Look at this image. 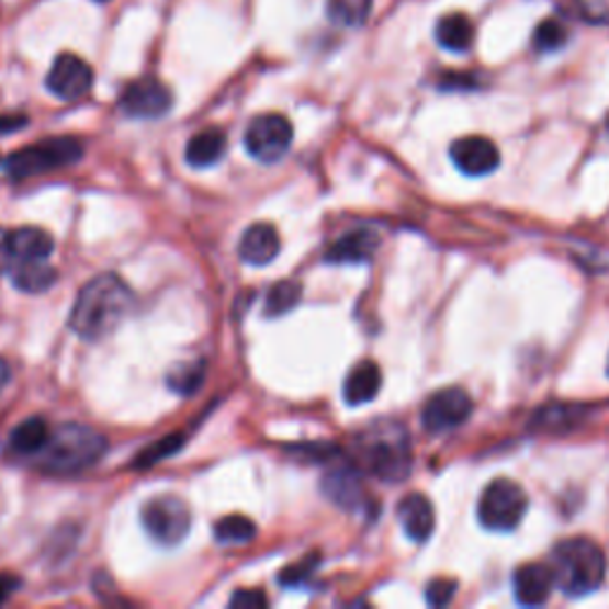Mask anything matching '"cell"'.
Segmentation results:
<instances>
[{"mask_svg": "<svg viewBox=\"0 0 609 609\" xmlns=\"http://www.w3.org/2000/svg\"><path fill=\"white\" fill-rule=\"evenodd\" d=\"M134 307V293L117 274H98L79 291L69 329L89 343L115 334Z\"/></svg>", "mask_w": 609, "mask_h": 609, "instance_id": "obj_1", "label": "cell"}, {"mask_svg": "<svg viewBox=\"0 0 609 609\" xmlns=\"http://www.w3.org/2000/svg\"><path fill=\"white\" fill-rule=\"evenodd\" d=\"M108 438L83 424H63L50 431L48 443L36 455L41 472L53 476H75L91 470L105 455Z\"/></svg>", "mask_w": 609, "mask_h": 609, "instance_id": "obj_2", "label": "cell"}, {"mask_svg": "<svg viewBox=\"0 0 609 609\" xmlns=\"http://www.w3.org/2000/svg\"><path fill=\"white\" fill-rule=\"evenodd\" d=\"M550 572L555 586L569 598H584L605 584L607 560L590 538H566L550 552Z\"/></svg>", "mask_w": 609, "mask_h": 609, "instance_id": "obj_3", "label": "cell"}, {"mask_svg": "<svg viewBox=\"0 0 609 609\" xmlns=\"http://www.w3.org/2000/svg\"><path fill=\"white\" fill-rule=\"evenodd\" d=\"M81 158H83V146L79 138L55 136L12 153L5 160V172L12 179H30V177L48 174V172H55V169L75 165Z\"/></svg>", "mask_w": 609, "mask_h": 609, "instance_id": "obj_4", "label": "cell"}, {"mask_svg": "<svg viewBox=\"0 0 609 609\" xmlns=\"http://www.w3.org/2000/svg\"><path fill=\"white\" fill-rule=\"evenodd\" d=\"M360 458L366 472L381 481H403L409 472L407 436L398 427H379L360 441Z\"/></svg>", "mask_w": 609, "mask_h": 609, "instance_id": "obj_5", "label": "cell"}, {"mask_svg": "<svg viewBox=\"0 0 609 609\" xmlns=\"http://www.w3.org/2000/svg\"><path fill=\"white\" fill-rule=\"evenodd\" d=\"M529 509V498L519 484L509 478H495L478 500V519L490 531L517 529Z\"/></svg>", "mask_w": 609, "mask_h": 609, "instance_id": "obj_6", "label": "cell"}, {"mask_svg": "<svg viewBox=\"0 0 609 609\" xmlns=\"http://www.w3.org/2000/svg\"><path fill=\"white\" fill-rule=\"evenodd\" d=\"M140 523L155 543L165 548L179 545L191 531V509L174 495H160L140 509Z\"/></svg>", "mask_w": 609, "mask_h": 609, "instance_id": "obj_7", "label": "cell"}, {"mask_svg": "<svg viewBox=\"0 0 609 609\" xmlns=\"http://www.w3.org/2000/svg\"><path fill=\"white\" fill-rule=\"evenodd\" d=\"M246 150L264 165L279 162L293 144V124L283 115H260L246 129Z\"/></svg>", "mask_w": 609, "mask_h": 609, "instance_id": "obj_8", "label": "cell"}, {"mask_svg": "<svg viewBox=\"0 0 609 609\" xmlns=\"http://www.w3.org/2000/svg\"><path fill=\"white\" fill-rule=\"evenodd\" d=\"M474 401L472 395L460 386H450L433 393L421 409L424 429L431 433H443L450 429H458L472 417Z\"/></svg>", "mask_w": 609, "mask_h": 609, "instance_id": "obj_9", "label": "cell"}, {"mask_svg": "<svg viewBox=\"0 0 609 609\" xmlns=\"http://www.w3.org/2000/svg\"><path fill=\"white\" fill-rule=\"evenodd\" d=\"M174 105V95L167 83L155 77L132 81L120 98V108L132 120H160Z\"/></svg>", "mask_w": 609, "mask_h": 609, "instance_id": "obj_10", "label": "cell"}, {"mask_svg": "<svg viewBox=\"0 0 609 609\" xmlns=\"http://www.w3.org/2000/svg\"><path fill=\"white\" fill-rule=\"evenodd\" d=\"M93 87V69L75 53H63L46 77V89L58 101H79Z\"/></svg>", "mask_w": 609, "mask_h": 609, "instance_id": "obj_11", "label": "cell"}, {"mask_svg": "<svg viewBox=\"0 0 609 609\" xmlns=\"http://www.w3.org/2000/svg\"><path fill=\"white\" fill-rule=\"evenodd\" d=\"M450 158L462 174L486 177L500 167V150L486 136H464L450 146Z\"/></svg>", "mask_w": 609, "mask_h": 609, "instance_id": "obj_12", "label": "cell"}, {"mask_svg": "<svg viewBox=\"0 0 609 609\" xmlns=\"http://www.w3.org/2000/svg\"><path fill=\"white\" fill-rule=\"evenodd\" d=\"M279 250H281L279 232L277 226L269 222L250 224L244 232V236H240V244H238L240 260L255 267H264L269 262H274Z\"/></svg>", "mask_w": 609, "mask_h": 609, "instance_id": "obj_13", "label": "cell"}, {"mask_svg": "<svg viewBox=\"0 0 609 609\" xmlns=\"http://www.w3.org/2000/svg\"><path fill=\"white\" fill-rule=\"evenodd\" d=\"M512 584L519 605L538 607L548 602L552 588H555V578L545 564H523L515 572Z\"/></svg>", "mask_w": 609, "mask_h": 609, "instance_id": "obj_14", "label": "cell"}, {"mask_svg": "<svg viewBox=\"0 0 609 609\" xmlns=\"http://www.w3.org/2000/svg\"><path fill=\"white\" fill-rule=\"evenodd\" d=\"M398 519L403 523V531L417 543L429 541L436 529V512L433 505L421 493H409L398 505Z\"/></svg>", "mask_w": 609, "mask_h": 609, "instance_id": "obj_15", "label": "cell"}, {"mask_svg": "<svg viewBox=\"0 0 609 609\" xmlns=\"http://www.w3.org/2000/svg\"><path fill=\"white\" fill-rule=\"evenodd\" d=\"M379 248V236L372 229H356L329 246L324 260L334 264H360L370 262Z\"/></svg>", "mask_w": 609, "mask_h": 609, "instance_id": "obj_16", "label": "cell"}, {"mask_svg": "<svg viewBox=\"0 0 609 609\" xmlns=\"http://www.w3.org/2000/svg\"><path fill=\"white\" fill-rule=\"evenodd\" d=\"M381 391V370L374 362H360L356 370L346 376L343 398L350 407H360L372 403Z\"/></svg>", "mask_w": 609, "mask_h": 609, "instance_id": "obj_17", "label": "cell"}, {"mask_svg": "<svg viewBox=\"0 0 609 609\" xmlns=\"http://www.w3.org/2000/svg\"><path fill=\"white\" fill-rule=\"evenodd\" d=\"M226 153V134L219 126H207V129L191 136L187 144V162L191 167L205 169L217 165Z\"/></svg>", "mask_w": 609, "mask_h": 609, "instance_id": "obj_18", "label": "cell"}, {"mask_svg": "<svg viewBox=\"0 0 609 609\" xmlns=\"http://www.w3.org/2000/svg\"><path fill=\"white\" fill-rule=\"evenodd\" d=\"M10 246L15 262H30V260H48L53 252V236L38 226H20V229L10 232Z\"/></svg>", "mask_w": 609, "mask_h": 609, "instance_id": "obj_19", "label": "cell"}, {"mask_svg": "<svg viewBox=\"0 0 609 609\" xmlns=\"http://www.w3.org/2000/svg\"><path fill=\"white\" fill-rule=\"evenodd\" d=\"M10 277L22 293H46L58 281V269L50 267L48 260H30L12 267Z\"/></svg>", "mask_w": 609, "mask_h": 609, "instance_id": "obj_20", "label": "cell"}, {"mask_svg": "<svg viewBox=\"0 0 609 609\" xmlns=\"http://www.w3.org/2000/svg\"><path fill=\"white\" fill-rule=\"evenodd\" d=\"M436 41L450 53H464L474 41V24L462 12H452V15L438 20Z\"/></svg>", "mask_w": 609, "mask_h": 609, "instance_id": "obj_21", "label": "cell"}, {"mask_svg": "<svg viewBox=\"0 0 609 609\" xmlns=\"http://www.w3.org/2000/svg\"><path fill=\"white\" fill-rule=\"evenodd\" d=\"M50 429L41 417H32L22 421L15 431L10 433V450L22 458H36L44 446L48 443Z\"/></svg>", "mask_w": 609, "mask_h": 609, "instance_id": "obj_22", "label": "cell"}, {"mask_svg": "<svg viewBox=\"0 0 609 609\" xmlns=\"http://www.w3.org/2000/svg\"><path fill=\"white\" fill-rule=\"evenodd\" d=\"M322 488H324V493H327L329 500H334L336 505H341L346 509L358 507V503L362 498L360 476L352 470H336V472L327 474Z\"/></svg>", "mask_w": 609, "mask_h": 609, "instance_id": "obj_23", "label": "cell"}, {"mask_svg": "<svg viewBox=\"0 0 609 609\" xmlns=\"http://www.w3.org/2000/svg\"><path fill=\"white\" fill-rule=\"evenodd\" d=\"M374 0H327V15L338 26H362L372 15Z\"/></svg>", "mask_w": 609, "mask_h": 609, "instance_id": "obj_24", "label": "cell"}, {"mask_svg": "<svg viewBox=\"0 0 609 609\" xmlns=\"http://www.w3.org/2000/svg\"><path fill=\"white\" fill-rule=\"evenodd\" d=\"M303 286L297 281H279L277 286L269 289L264 301V315L267 317H281L291 313V309L301 303Z\"/></svg>", "mask_w": 609, "mask_h": 609, "instance_id": "obj_25", "label": "cell"}, {"mask_svg": "<svg viewBox=\"0 0 609 609\" xmlns=\"http://www.w3.org/2000/svg\"><path fill=\"white\" fill-rule=\"evenodd\" d=\"M255 535H258V527H255L252 519L244 515H229L215 523V538L226 545L250 543Z\"/></svg>", "mask_w": 609, "mask_h": 609, "instance_id": "obj_26", "label": "cell"}, {"mask_svg": "<svg viewBox=\"0 0 609 609\" xmlns=\"http://www.w3.org/2000/svg\"><path fill=\"white\" fill-rule=\"evenodd\" d=\"M205 379V362H187L174 366L167 376V386L179 395H193L198 388L203 386Z\"/></svg>", "mask_w": 609, "mask_h": 609, "instance_id": "obj_27", "label": "cell"}, {"mask_svg": "<svg viewBox=\"0 0 609 609\" xmlns=\"http://www.w3.org/2000/svg\"><path fill=\"white\" fill-rule=\"evenodd\" d=\"M566 41H569V32L557 20H545L533 32V48L538 53H555L566 46Z\"/></svg>", "mask_w": 609, "mask_h": 609, "instance_id": "obj_28", "label": "cell"}, {"mask_svg": "<svg viewBox=\"0 0 609 609\" xmlns=\"http://www.w3.org/2000/svg\"><path fill=\"white\" fill-rule=\"evenodd\" d=\"M183 443H187V438H183V433H172V436H165L160 438V441H155L150 443L146 450H140L138 455H136V466H153V464H158L167 458H172L177 450L183 448Z\"/></svg>", "mask_w": 609, "mask_h": 609, "instance_id": "obj_29", "label": "cell"}, {"mask_svg": "<svg viewBox=\"0 0 609 609\" xmlns=\"http://www.w3.org/2000/svg\"><path fill=\"white\" fill-rule=\"evenodd\" d=\"M455 590H458L455 580L436 578V580H431V584L427 586V600L433 607H446L452 598H455Z\"/></svg>", "mask_w": 609, "mask_h": 609, "instance_id": "obj_30", "label": "cell"}, {"mask_svg": "<svg viewBox=\"0 0 609 609\" xmlns=\"http://www.w3.org/2000/svg\"><path fill=\"white\" fill-rule=\"evenodd\" d=\"M315 566H317V557L315 555H309L303 562L286 566V569H283V574H281V584L283 586H301V584H305V578L315 572Z\"/></svg>", "mask_w": 609, "mask_h": 609, "instance_id": "obj_31", "label": "cell"}, {"mask_svg": "<svg viewBox=\"0 0 609 609\" xmlns=\"http://www.w3.org/2000/svg\"><path fill=\"white\" fill-rule=\"evenodd\" d=\"M232 607H244V609H255V607H267V598L262 590H238L232 602Z\"/></svg>", "mask_w": 609, "mask_h": 609, "instance_id": "obj_32", "label": "cell"}, {"mask_svg": "<svg viewBox=\"0 0 609 609\" xmlns=\"http://www.w3.org/2000/svg\"><path fill=\"white\" fill-rule=\"evenodd\" d=\"M15 255H12V246H10V232L0 229V274L12 272L15 267Z\"/></svg>", "mask_w": 609, "mask_h": 609, "instance_id": "obj_33", "label": "cell"}, {"mask_svg": "<svg viewBox=\"0 0 609 609\" xmlns=\"http://www.w3.org/2000/svg\"><path fill=\"white\" fill-rule=\"evenodd\" d=\"M15 584H18L15 578H10V576L0 574V602H3V600L8 598V595L12 593V588H15Z\"/></svg>", "mask_w": 609, "mask_h": 609, "instance_id": "obj_34", "label": "cell"}, {"mask_svg": "<svg viewBox=\"0 0 609 609\" xmlns=\"http://www.w3.org/2000/svg\"><path fill=\"white\" fill-rule=\"evenodd\" d=\"M8 379H10V370H8V364H5L3 360H0V388H3V386H5V381H8Z\"/></svg>", "mask_w": 609, "mask_h": 609, "instance_id": "obj_35", "label": "cell"}, {"mask_svg": "<svg viewBox=\"0 0 609 609\" xmlns=\"http://www.w3.org/2000/svg\"><path fill=\"white\" fill-rule=\"evenodd\" d=\"M607 374H609V364H607Z\"/></svg>", "mask_w": 609, "mask_h": 609, "instance_id": "obj_36", "label": "cell"}]
</instances>
